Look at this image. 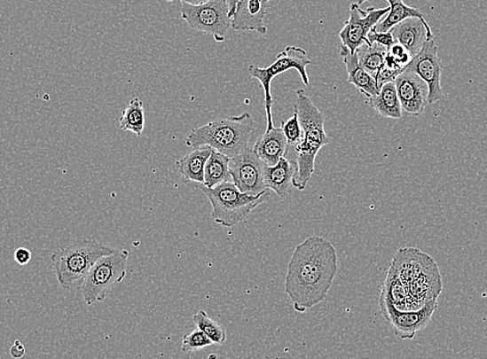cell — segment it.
<instances>
[{
  "mask_svg": "<svg viewBox=\"0 0 487 359\" xmlns=\"http://www.w3.org/2000/svg\"><path fill=\"white\" fill-rule=\"evenodd\" d=\"M337 252L329 240L312 235L295 246L286 277V293L299 313L326 300L337 274Z\"/></svg>",
  "mask_w": 487,
  "mask_h": 359,
  "instance_id": "cell-1",
  "label": "cell"
},
{
  "mask_svg": "<svg viewBox=\"0 0 487 359\" xmlns=\"http://www.w3.org/2000/svg\"><path fill=\"white\" fill-rule=\"evenodd\" d=\"M294 113L299 116L303 139L295 146L297 152V171L293 184L294 188L303 191L316 170L318 152L328 145L331 140L325 131V115L303 90L295 91Z\"/></svg>",
  "mask_w": 487,
  "mask_h": 359,
  "instance_id": "cell-2",
  "label": "cell"
},
{
  "mask_svg": "<svg viewBox=\"0 0 487 359\" xmlns=\"http://www.w3.org/2000/svg\"><path fill=\"white\" fill-rule=\"evenodd\" d=\"M255 132V121L250 113H245L215 120L206 126L193 129L186 139V145L191 148L208 146L233 158L249 146Z\"/></svg>",
  "mask_w": 487,
  "mask_h": 359,
  "instance_id": "cell-3",
  "label": "cell"
},
{
  "mask_svg": "<svg viewBox=\"0 0 487 359\" xmlns=\"http://www.w3.org/2000/svg\"><path fill=\"white\" fill-rule=\"evenodd\" d=\"M114 251V247L94 238L74 240L55 251L51 255V262L59 284L67 290L82 285L98 260Z\"/></svg>",
  "mask_w": 487,
  "mask_h": 359,
  "instance_id": "cell-4",
  "label": "cell"
},
{
  "mask_svg": "<svg viewBox=\"0 0 487 359\" xmlns=\"http://www.w3.org/2000/svg\"><path fill=\"white\" fill-rule=\"evenodd\" d=\"M200 189L212 204V218L224 227H232L247 219L270 196L268 191L258 196L242 193L231 182L222 183L214 188H207L202 184Z\"/></svg>",
  "mask_w": 487,
  "mask_h": 359,
  "instance_id": "cell-5",
  "label": "cell"
},
{
  "mask_svg": "<svg viewBox=\"0 0 487 359\" xmlns=\"http://www.w3.org/2000/svg\"><path fill=\"white\" fill-rule=\"evenodd\" d=\"M129 252L115 250L98 260L80 285L83 300L88 306L106 300L110 291L125 280Z\"/></svg>",
  "mask_w": 487,
  "mask_h": 359,
  "instance_id": "cell-6",
  "label": "cell"
},
{
  "mask_svg": "<svg viewBox=\"0 0 487 359\" xmlns=\"http://www.w3.org/2000/svg\"><path fill=\"white\" fill-rule=\"evenodd\" d=\"M311 65V59L308 58L304 49L297 46H287L277 55L274 63L267 67H260L255 65L249 66L251 77L255 78L262 84L264 92V108L267 113V128L274 127L272 107L273 97L271 92V85L273 80L289 70H295L299 73L302 82L310 86V78L308 76L307 66Z\"/></svg>",
  "mask_w": 487,
  "mask_h": 359,
  "instance_id": "cell-7",
  "label": "cell"
},
{
  "mask_svg": "<svg viewBox=\"0 0 487 359\" xmlns=\"http://www.w3.org/2000/svg\"><path fill=\"white\" fill-rule=\"evenodd\" d=\"M182 20L196 32L212 35L216 42H224L232 18L228 15L225 0H208L200 5L182 4Z\"/></svg>",
  "mask_w": 487,
  "mask_h": 359,
  "instance_id": "cell-8",
  "label": "cell"
},
{
  "mask_svg": "<svg viewBox=\"0 0 487 359\" xmlns=\"http://www.w3.org/2000/svg\"><path fill=\"white\" fill-rule=\"evenodd\" d=\"M263 165L254 148L249 146L238 156L231 158V176L242 193L258 196L268 191L269 189L264 184Z\"/></svg>",
  "mask_w": 487,
  "mask_h": 359,
  "instance_id": "cell-9",
  "label": "cell"
},
{
  "mask_svg": "<svg viewBox=\"0 0 487 359\" xmlns=\"http://www.w3.org/2000/svg\"><path fill=\"white\" fill-rule=\"evenodd\" d=\"M390 7L384 9L368 8L363 11L357 4H351L350 18L344 24L339 38L342 45L348 47L350 52L355 53L363 43L369 42L367 35L377 26L381 18L389 13Z\"/></svg>",
  "mask_w": 487,
  "mask_h": 359,
  "instance_id": "cell-10",
  "label": "cell"
},
{
  "mask_svg": "<svg viewBox=\"0 0 487 359\" xmlns=\"http://www.w3.org/2000/svg\"><path fill=\"white\" fill-rule=\"evenodd\" d=\"M409 70L420 76L428 86V104H434L442 100L443 90L441 78L443 66L435 39L428 40L420 51L412 59L411 63L405 66Z\"/></svg>",
  "mask_w": 487,
  "mask_h": 359,
  "instance_id": "cell-11",
  "label": "cell"
},
{
  "mask_svg": "<svg viewBox=\"0 0 487 359\" xmlns=\"http://www.w3.org/2000/svg\"><path fill=\"white\" fill-rule=\"evenodd\" d=\"M380 305L381 313L392 324L397 336L403 339H412L418 332L428 325L437 308V299L428 301L427 305L418 311H398L390 303L384 301H380Z\"/></svg>",
  "mask_w": 487,
  "mask_h": 359,
  "instance_id": "cell-12",
  "label": "cell"
},
{
  "mask_svg": "<svg viewBox=\"0 0 487 359\" xmlns=\"http://www.w3.org/2000/svg\"><path fill=\"white\" fill-rule=\"evenodd\" d=\"M405 113L419 116L428 105V86L416 73L405 70L394 82Z\"/></svg>",
  "mask_w": 487,
  "mask_h": 359,
  "instance_id": "cell-13",
  "label": "cell"
},
{
  "mask_svg": "<svg viewBox=\"0 0 487 359\" xmlns=\"http://www.w3.org/2000/svg\"><path fill=\"white\" fill-rule=\"evenodd\" d=\"M442 290V276L436 263L409 285V296L405 301V311H418L427 305L428 301L437 299Z\"/></svg>",
  "mask_w": 487,
  "mask_h": 359,
  "instance_id": "cell-14",
  "label": "cell"
},
{
  "mask_svg": "<svg viewBox=\"0 0 487 359\" xmlns=\"http://www.w3.org/2000/svg\"><path fill=\"white\" fill-rule=\"evenodd\" d=\"M394 42L403 45L412 58L421 51L424 43L434 39L433 32L423 17L406 18L391 28Z\"/></svg>",
  "mask_w": 487,
  "mask_h": 359,
  "instance_id": "cell-15",
  "label": "cell"
},
{
  "mask_svg": "<svg viewBox=\"0 0 487 359\" xmlns=\"http://www.w3.org/2000/svg\"><path fill=\"white\" fill-rule=\"evenodd\" d=\"M270 0H239L232 18V28L237 32H256L267 35L264 26Z\"/></svg>",
  "mask_w": 487,
  "mask_h": 359,
  "instance_id": "cell-16",
  "label": "cell"
},
{
  "mask_svg": "<svg viewBox=\"0 0 487 359\" xmlns=\"http://www.w3.org/2000/svg\"><path fill=\"white\" fill-rule=\"evenodd\" d=\"M435 264V260L427 253L416 247H402L393 257L389 269L396 272L406 285H410Z\"/></svg>",
  "mask_w": 487,
  "mask_h": 359,
  "instance_id": "cell-17",
  "label": "cell"
},
{
  "mask_svg": "<svg viewBox=\"0 0 487 359\" xmlns=\"http://www.w3.org/2000/svg\"><path fill=\"white\" fill-rule=\"evenodd\" d=\"M297 171V166L286 157H282L279 162L274 166L263 165L264 184L280 198H286L294 188V177Z\"/></svg>",
  "mask_w": 487,
  "mask_h": 359,
  "instance_id": "cell-18",
  "label": "cell"
},
{
  "mask_svg": "<svg viewBox=\"0 0 487 359\" xmlns=\"http://www.w3.org/2000/svg\"><path fill=\"white\" fill-rule=\"evenodd\" d=\"M287 141L281 128H267L266 132L255 142L254 151L264 164L274 166L287 152Z\"/></svg>",
  "mask_w": 487,
  "mask_h": 359,
  "instance_id": "cell-19",
  "label": "cell"
},
{
  "mask_svg": "<svg viewBox=\"0 0 487 359\" xmlns=\"http://www.w3.org/2000/svg\"><path fill=\"white\" fill-rule=\"evenodd\" d=\"M341 55L348 72V82L353 84L363 95L372 98L379 95L380 89L377 80L363 69L357 60V53L350 51L348 47L341 46Z\"/></svg>",
  "mask_w": 487,
  "mask_h": 359,
  "instance_id": "cell-20",
  "label": "cell"
},
{
  "mask_svg": "<svg viewBox=\"0 0 487 359\" xmlns=\"http://www.w3.org/2000/svg\"><path fill=\"white\" fill-rule=\"evenodd\" d=\"M212 152L213 148L208 146L194 148L192 152L177 160V167L185 182L203 184L206 165Z\"/></svg>",
  "mask_w": 487,
  "mask_h": 359,
  "instance_id": "cell-21",
  "label": "cell"
},
{
  "mask_svg": "<svg viewBox=\"0 0 487 359\" xmlns=\"http://www.w3.org/2000/svg\"><path fill=\"white\" fill-rule=\"evenodd\" d=\"M368 105L384 119L399 120L404 115L394 82L381 86L379 95L368 98Z\"/></svg>",
  "mask_w": 487,
  "mask_h": 359,
  "instance_id": "cell-22",
  "label": "cell"
},
{
  "mask_svg": "<svg viewBox=\"0 0 487 359\" xmlns=\"http://www.w3.org/2000/svg\"><path fill=\"white\" fill-rule=\"evenodd\" d=\"M388 49L389 48L378 44V43L365 42L356 51L360 66L374 79L377 78L381 67L385 66Z\"/></svg>",
  "mask_w": 487,
  "mask_h": 359,
  "instance_id": "cell-23",
  "label": "cell"
},
{
  "mask_svg": "<svg viewBox=\"0 0 487 359\" xmlns=\"http://www.w3.org/2000/svg\"><path fill=\"white\" fill-rule=\"evenodd\" d=\"M409 296V285H406L396 272L388 270L386 280L381 287L380 301L390 303L398 311H405Z\"/></svg>",
  "mask_w": 487,
  "mask_h": 359,
  "instance_id": "cell-24",
  "label": "cell"
},
{
  "mask_svg": "<svg viewBox=\"0 0 487 359\" xmlns=\"http://www.w3.org/2000/svg\"><path fill=\"white\" fill-rule=\"evenodd\" d=\"M230 162V157L213 150L206 165L203 185L207 188H214L222 183L230 182L232 177Z\"/></svg>",
  "mask_w": 487,
  "mask_h": 359,
  "instance_id": "cell-25",
  "label": "cell"
},
{
  "mask_svg": "<svg viewBox=\"0 0 487 359\" xmlns=\"http://www.w3.org/2000/svg\"><path fill=\"white\" fill-rule=\"evenodd\" d=\"M145 126V113L144 103L139 98H134L129 103L120 119V128L122 131L132 132L137 136L144 134Z\"/></svg>",
  "mask_w": 487,
  "mask_h": 359,
  "instance_id": "cell-26",
  "label": "cell"
},
{
  "mask_svg": "<svg viewBox=\"0 0 487 359\" xmlns=\"http://www.w3.org/2000/svg\"><path fill=\"white\" fill-rule=\"evenodd\" d=\"M410 17H423L420 11L409 7L404 2L390 5V12L384 21L379 22L373 28L379 33H387L397 23Z\"/></svg>",
  "mask_w": 487,
  "mask_h": 359,
  "instance_id": "cell-27",
  "label": "cell"
},
{
  "mask_svg": "<svg viewBox=\"0 0 487 359\" xmlns=\"http://www.w3.org/2000/svg\"><path fill=\"white\" fill-rule=\"evenodd\" d=\"M193 321L200 331L212 339L214 344L224 345L226 342L227 333L224 326L213 320L205 311H200L193 316Z\"/></svg>",
  "mask_w": 487,
  "mask_h": 359,
  "instance_id": "cell-28",
  "label": "cell"
},
{
  "mask_svg": "<svg viewBox=\"0 0 487 359\" xmlns=\"http://www.w3.org/2000/svg\"><path fill=\"white\" fill-rule=\"evenodd\" d=\"M213 344L212 339L199 328V330L191 332L186 336H184L182 350L185 352H195Z\"/></svg>",
  "mask_w": 487,
  "mask_h": 359,
  "instance_id": "cell-29",
  "label": "cell"
},
{
  "mask_svg": "<svg viewBox=\"0 0 487 359\" xmlns=\"http://www.w3.org/2000/svg\"><path fill=\"white\" fill-rule=\"evenodd\" d=\"M280 128L286 136L289 146L295 147L303 139V129H302L297 113H294L291 119L282 121Z\"/></svg>",
  "mask_w": 487,
  "mask_h": 359,
  "instance_id": "cell-30",
  "label": "cell"
},
{
  "mask_svg": "<svg viewBox=\"0 0 487 359\" xmlns=\"http://www.w3.org/2000/svg\"><path fill=\"white\" fill-rule=\"evenodd\" d=\"M388 51L396 59L397 63L403 67L408 66L412 59L409 51L403 45L398 44V43H396V44L388 49Z\"/></svg>",
  "mask_w": 487,
  "mask_h": 359,
  "instance_id": "cell-31",
  "label": "cell"
},
{
  "mask_svg": "<svg viewBox=\"0 0 487 359\" xmlns=\"http://www.w3.org/2000/svg\"><path fill=\"white\" fill-rule=\"evenodd\" d=\"M405 69H390V67H388L384 66L381 67V71L378 73L377 80L379 89L381 90V86H383L386 83L394 82H396L397 78L402 74Z\"/></svg>",
  "mask_w": 487,
  "mask_h": 359,
  "instance_id": "cell-32",
  "label": "cell"
},
{
  "mask_svg": "<svg viewBox=\"0 0 487 359\" xmlns=\"http://www.w3.org/2000/svg\"><path fill=\"white\" fill-rule=\"evenodd\" d=\"M367 39L369 43H378V44L386 46L387 48H390L392 45L396 44L391 30L387 33H379L373 28L371 32H369Z\"/></svg>",
  "mask_w": 487,
  "mask_h": 359,
  "instance_id": "cell-33",
  "label": "cell"
},
{
  "mask_svg": "<svg viewBox=\"0 0 487 359\" xmlns=\"http://www.w3.org/2000/svg\"><path fill=\"white\" fill-rule=\"evenodd\" d=\"M15 261L20 265H27L32 260V252L27 247H20L14 254Z\"/></svg>",
  "mask_w": 487,
  "mask_h": 359,
  "instance_id": "cell-34",
  "label": "cell"
},
{
  "mask_svg": "<svg viewBox=\"0 0 487 359\" xmlns=\"http://www.w3.org/2000/svg\"><path fill=\"white\" fill-rule=\"evenodd\" d=\"M26 355V347L17 339L13 347L11 348V355L14 358H21Z\"/></svg>",
  "mask_w": 487,
  "mask_h": 359,
  "instance_id": "cell-35",
  "label": "cell"
},
{
  "mask_svg": "<svg viewBox=\"0 0 487 359\" xmlns=\"http://www.w3.org/2000/svg\"><path fill=\"white\" fill-rule=\"evenodd\" d=\"M238 2L239 0H225L228 8V15H230L231 18L233 17L234 12H236Z\"/></svg>",
  "mask_w": 487,
  "mask_h": 359,
  "instance_id": "cell-36",
  "label": "cell"
},
{
  "mask_svg": "<svg viewBox=\"0 0 487 359\" xmlns=\"http://www.w3.org/2000/svg\"><path fill=\"white\" fill-rule=\"evenodd\" d=\"M166 2H175V0H166ZM178 2L191 5H200L208 3V0H178Z\"/></svg>",
  "mask_w": 487,
  "mask_h": 359,
  "instance_id": "cell-37",
  "label": "cell"
},
{
  "mask_svg": "<svg viewBox=\"0 0 487 359\" xmlns=\"http://www.w3.org/2000/svg\"><path fill=\"white\" fill-rule=\"evenodd\" d=\"M368 2V0H356V4L361 5L363 4L364 3H366ZM388 3L390 4V5H394L397 3H400V2H403V0H387Z\"/></svg>",
  "mask_w": 487,
  "mask_h": 359,
  "instance_id": "cell-38",
  "label": "cell"
}]
</instances>
